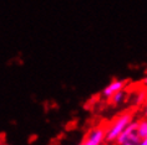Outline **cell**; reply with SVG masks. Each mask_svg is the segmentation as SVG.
I'll list each match as a JSON object with an SVG mask.
<instances>
[{
  "label": "cell",
  "mask_w": 147,
  "mask_h": 145,
  "mask_svg": "<svg viewBox=\"0 0 147 145\" xmlns=\"http://www.w3.org/2000/svg\"><path fill=\"white\" fill-rule=\"evenodd\" d=\"M3 145H6V144H3Z\"/></svg>",
  "instance_id": "cell-11"
},
{
  "label": "cell",
  "mask_w": 147,
  "mask_h": 145,
  "mask_svg": "<svg viewBox=\"0 0 147 145\" xmlns=\"http://www.w3.org/2000/svg\"><path fill=\"white\" fill-rule=\"evenodd\" d=\"M123 145H134V144H130V143H127V144H123Z\"/></svg>",
  "instance_id": "cell-9"
},
{
  "label": "cell",
  "mask_w": 147,
  "mask_h": 145,
  "mask_svg": "<svg viewBox=\"0 0 147 145\" xmlns=\"http://www.w3.org/2000/svg\"><path fill=\"white\" fill-rule=\"evenodd\" d=\"M145 118L147 119V103L145 104Z\"/></svg>",
  "instance_id": "cell-8"
},
{
  "label": "cell",
  "mask_w": 147,
  "mask_h": 145,
  "mask_svg": "<svg viewBox=\"0 0 147 145\" xmlns=\"http://www.w3.org/2000/svg\"><path fill=\"white\" fill-rule=\"evenodd\" d=\"M125 97H126V92H125V89L122 90H120V92H117L115 93L113 96L110 98V100H111V103L112 104H120V103H122L123 100H125Z\"/></svg>",
  "instance_id": "cell-6"
},
{
  "label": "cell",
  "mask_w": 147,
  "mask_h": 145,
  "mask_svg": "<svg viewBox=\"0 0 147 145\" xmlns=\"http://www.w3.org/2000/svg\"><path fill=\"white\" fill-rule=\"evenodd\" d=\"M106 130L107 128H105L104 125L94 128L92 130H90L80 145H101L106 138Z\"/></svg>",
  "instance_id": "cell-3"
},
{
  "label": "cell",
  "mask_w": 147,
  "mask_h": 145,
  "mask_svg": "<svg viewBox=\"0 0 147 145\" xmlns=\"http://www.w3.org/2000/svg\"><path fill=\"white\" fill-rule=\"evenodd\" d=\"M132 117H134V112L126 110L121 113L115 120H113L110 126L106 130V141H116L117 138L121 135V133L127 128V125L132 122Z\"/></svg>",
  "instance_id": "cell-1"
},
{
  "label": "cell",
  "mask_w": 147,
  "mask_h": 145,
  "mask_svg": "<svg viewBox=\"0 0 147 145\" xmlns=\"http://www.w3.org/2000/svg\"><path fill=\"white\" fill-rule=\"evenodd\" d=\"M0 145H3V143H1V138H0Z\"/></svg>",
  "instance_id": "cell-10"
},
{
  "label": "cell",
  "mask_w": 147,
  "mask_h": 145,
  "mask_svg": "<svg viewBox=\"0 0 147 145\" xmlns=\"http://www.w3.org/2000/svg\"><path fill=\"white\" fill-rule=\"evenodd\" d=\"M142 84H143V86H145L146 88H147V76H146V77L142 79Z\"/></svg>",
  "instance_id": "cell-7"
},
{
  "label": "cell",
  "mask_w": 147,
  "mask_h": 145,
  "mask_svg": "<svg viewBox=\"0 0 147 145\" xmlns=\"http://www.w3.org/2000/svg\"><path fill=\"white\" fill-rule=\"evenodd\" d=\"M137 125H138V120L137 122H131L127 125V128L121 133V135L117 138V144L123 145V144H134V145H140L141 144V138L137 134Z\"/></svg>",
  "instance_id": "cell-2"
},
{
  "label": "cell",
  "mask_w": 147,
  "mask_h": 145,
  "mask_svg": "<svg viewBox=\"0 0 147 145\" xmlns=\"http://www.w3.org/2000/svg\"><path fill=\"white\" fill-rule=\"evenodd\" d=\"M125 86H126V81H122V79H113L112 82H110L104 88V90H102V97L110 99L115 93L122 90L125 88Z\"/></svg>",
  "instance_id": "cell-4"
},
{
  "label": "cell",
  "mask_w": 147,
  "mask_h": 145,
  "mask_svg": "<svg viewBox=\"0 0 147 145\" xmlns=\"http://www.w3.org/2000/svg\"><path fill=\"white\" fill-rule=\"evenodd\" d=\"M137 134L141 138V140H145L147 138V119H140L138 125H137Z\"/></svg>",
  "instance_id": "cell-5"
}]
</instances>
